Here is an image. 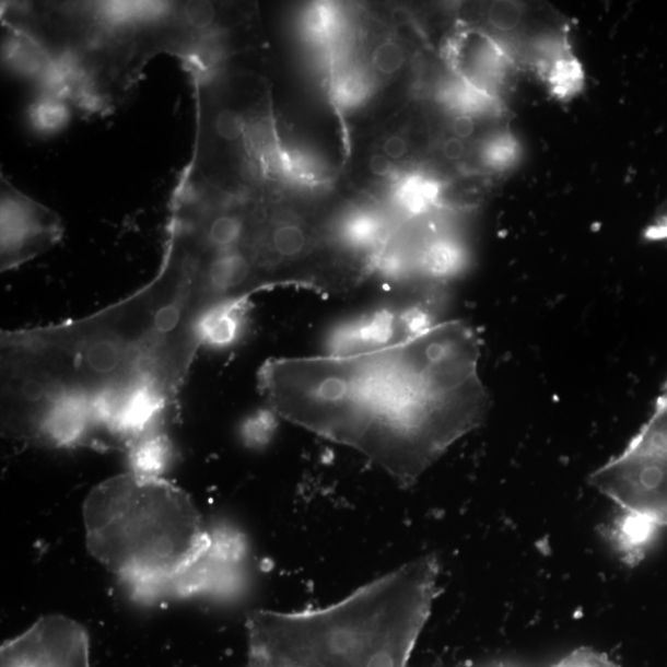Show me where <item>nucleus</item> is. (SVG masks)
Here are the masks:
<instances>
[{"instance_id": "nucleus-1", "label": "nucleus", "mask_w": 667, "mask_h": 667, "mask_svg": "<svg viewBox=\"0 0 667 667\" xmlns=\"http://www.w3.org/2000/svg\"><path fill=\"white\" fill-rule=\"evenodd\" d=\"M479 361L472 329L445 321L351 354L272 358L257 387L284 421L352 447L409 488L488 416Z\"/></svg>"}, {"instance_id": "nucleus-2", "label": "nucleus", "mask_w": 667, "mask_h": 667, "mask_svg": "<svg viewBox=\"0 0 667 667\" xmlns=\"http://www.w3.org/2000/svg\"><path fill=\"white\" fill-rule=\"evenodd\" d=\"M215 2H2L7 32L32 47L31 79L91 116L130 97L160 55L190 65L224 62L236 51L244 9Z\"/></svg>"}, {"instance_id": "nucleus-3", "label": "nucleus", "mask_w": 667, "mask_h": 667, "mask_svg": "<svg viewBox=\"0 0 667 667\" xmlns=\"http://www.w3.org/2000/svg\"><path fill=\"white\" fill-rule=\"evenodd\" d=\"M440 565L418 558L314 611L255 612L250 667H406L432 613Z\"/></svg>"}, {"instance_id": "nucleus-4", "label": "nucleus", "mask_w": 667, "mask_h": 667, "mask_svg": "<svg viewBox=\"0 0 667 667\" xmlns=\"http://www.w3.org/2000/svg\"><path fill=\"white\" fill-rule=\"evenodd\" d=\"M95 560L142 596L190 593L208 578L215 542L189 495L162 476H114L84 501Z\"/></svg>"}, {"instance_id": "nucleus-5", "label": "nucleus", "mask_w": 667, "mask_h": 667, "mask_svg": "<svg viewBox=\"0 0 667 667\" xmlns=\"http://www.w3.org/2000/svg\"><path fill=\"white\" fill-rule=\"evenodd\" d=\"M482 9L485 35L514 66L536 72L561 98L581 87L580 65L567 43V24L554 9L517 2H493Z\"/></svg>"}, {"instance_id": "nucleus-6", "label": "nucleus", "mask_w": 667, "mask_h": 667, "mask_svg": "<svg viewBox=\"0 0 667 667\" xmlns=\"http://www.w3.org/2000/svg\"><path fill=\"white\" fill-rule=\"evenodd\" d=\"M59 214L0 176V270L8 272L49 251L62 241Z\"/></svg>"}, {"instance_id": "nucleus-7", "label": "nucleus", "mask_w": 667, "mask_h": 667, "mask_svg": "<svg viewBox=\"0 0 667 667\" xmlns=\"http://www.w3.org/2000/svg\"><path fill=\"white\" fill-rule=\"evenodd\" d=\"M0 667H91L89 635L71 618L46 616L3 645Z\"/></svg>"}, {"instance_id": "nucleus-8", "label": "nucleus", "mask_w": 667, "mask_h": 667, "mask_svg": "<svg viewBox=\"0 0 667 667\" xmlns=\"http://www.w3.org/2000/svg\"><path fill=\"white\" fill-rule=\"evenodd\" d=\"M250 308V300H239L209 312L199 330L202 347L225 349L234 346L243 336Z\"/></svg>"}, {"instance_id": "nucleus-9", "label": "nucleus", "mask_w": 667, "mask_h": 667, "mask_svg": "<svg viewBox=\"0 0 667 667\" xmlns=\"http://www.w3.org/2000/svg\"><path fill=\"white\" fill-rule=\"evenodd\" d=\"M128 454L130 471L162 476L173 455V445L164 432L157 431L133 444Z\"/></svg>"}, {"instance_id": "nucleus-10", "label": "nucleus", "mask_w": 667, "mask_h": 667, "mask_svg": "<svg viewBox=\"0 0 667 667\" xmlns=\"http://www.w3.org/2000/svg\"><path fill=\"white\" fill-rule=\"evenodd\" d=\"M28 118L37 131L55 133L62 130L69 122L71 106L56 95L44 93L31 107Z\"/></svg>"}, {"instance_id": "nucleus-11", "label": "nucleus", "mask_w": 667, "mask_h": 667, "mask_svg": "<svg viewBox=\"0 0 667 667\" xmlns=\"http://www.w3.org/2000/svg\"><path fill=\"white\" fill-rule=\"evenodd\" d=\"M461 255L452 243L436 242L423 254V267L433 276H445L454 272L460 265Z\"/></svg>"}, {"instance_id": "nucleus-12", "label": "nucleus", "mask_w": 667, "mask_h": 667, "mask_svg": "<svg viewBox=\"0 0 667 667\" xmlns=\"http://www.w3.org/2000/svg\"><path fill=\"white\" fill-rule=\"evenodd\" d=\"M407 55L402 44L396 40L381 42L371 54V65L374 70L385 78H393L403 69Z\"/></svg>"}, {"instance_id": "nucleus-13", "label": "nucleus", "mask_w": 667, "mask_h": 667, "mask_svg": "<svg viewBox=\"0 0 667 667\" xmlns=\"http://www.w3.org/2000/svg\"><path fill=\"white\" fill-rule=\"evenodd\" d=\"M516 155V142H514L510 132H501L493 137L483 149L484 164L494 169H504L512 166Z\"/></svg>"}, {"instance_id": "nucleus-14", "label": "nucleus", "mask_w": 667, "mask_h": 667, "mask_svg": "<svg viewBox=\"0 0 667 667\" xmlns=\"http://www.w3.org/2000/svg\"><path fill=\"white\" fill-rule=\"evenodd\" d=\"M437 189L431 183L423 179H411L400 188V199L411 211H421L428 204L434 202Z\"/></svg>"}, {"instance_id": "nucleus-15", "label": "nucleus", "mask_w": 667, "mask_h": 667, "mask_svg": "<svg viewBox=\"0 0 667 667\" xmlns=\"http://www.w3.org/2000/svg\"><path fill=\"white\" fill-rule=\"evenodd\" d=\"M276 417H278V414L267 407L247 418L243 426L247 440L254 443H261L265 441L266 437L273 432Z\"/></svg>"}, {"instance_id": "nucleus-16", "label": "nucleus", "mask_w": 667, "mask_h": 667, "mask_svg": "<svg viewBox=\"0 0 667 667\" xmlns=\"http://www.w3.org/2000/svg\"><path fill=\"white\" fill-rule=\"evenodd\" d=\"M554 667H618L613 662L608 659V656L604 653L596 652L594 650L575 651L562 659Z\"/></svg>"}, {"instance_id": "nucleus-17", "label": "nucleus", "mask_w": 667, "mask_h": 667, "mask_svg": "<svg viewBox=\"0 0 667 667\" xmlns=\"http://www.w3.org/2000/svg\"><path fill=\"white\" fill-rule=\"evenodd\" d=\"M478 129L476 126V120L472 114L470 113H459L453 118L452 121V131L453 137L460 139L463 141L470 140Z\"/></svg>"}, {"instance_id": "nucleus-18", "label": "nucleus", "mask_w": 667, "mask_h": 667, "mask_svg": "<svg viewBox=\"0 0 667 667\" xmlns=\"http://www.w3.org/2000/svg\"><path fill=\"white\" fill-rule=\"evenodd\" d=\"M408 141L399 133H390L383 142V154L390 161L403 160L408 155Z\"/></svg>"}, {"instance_id": "nucleus-19", "label": "nucleus", "mask_w": 667, "mask_h": 667, "mask_svg": "<svg viewBox=\"0 0 667 667\" xmlns=\"http://www.w3.org/2000/svg\"><path fill=\"white\" fill-rule=\"evenodd\" d=\"M644 235L646 239L654 242L667 241V198L656 212L651 225L646 227Z\"/></svg>"}, {"instance_id": "nucleus-20", "label": "nucleus", "mask_w": 667, "mask_h": 667, "mask_svg": "<svg viewBox=\"0 0 667 667\" xmlns=\"http://www.w3.org/2000/svg\"><path fill=\"white\" fill-rule=\"evenodd\" d=\"M466 141L457 139L455 137L447 138L444 140L442 145V154L445 160L449 162H459L466 155Z\"/></svg>"}, {"instance_id": "nucleus-21", "label": "nucleus", "mask_w": 667, "mask_h": 667, "mask_svg": "<svg viewBox=\"0 0 667 667\" xmlns=\"http://www.w3.org/2000/svg\"><path fill=\"white\" fill-rule=\"evenodd\" d=\"M368 169L376 177H387L394 171V161H390L383 152H375L370 156Z\"/></svg>"}]
</instances>
